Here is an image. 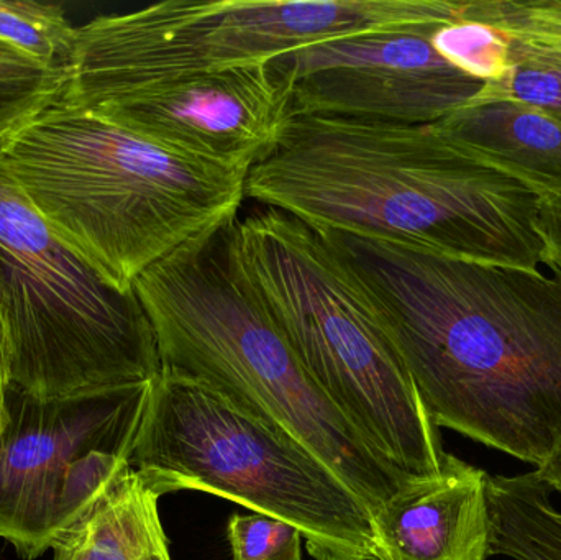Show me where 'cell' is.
<instances>
[{
    "mask_svg": "<svg viewBox=\"0 0 561 560\" xmlns=\"http://www.w3.org/2000/svg\"><path fill=\"white\" fill-rule=\"evenodd\" d=\"M320 233L368 292L435 426L542 466L561 443L560 283Z\"/></svg>",
    "mask_w": 561,
    "mask_h": 560,
    "instance_id": "obj_1",
    "label": "cell"
},
{
    "mask_svg": "<svg viewBox=\"0 0 561 560\" xmlns=\"http://www.w3.org/2000/svg\"><path fill=\"white\" fill-rule=\"evenodd\" d=\"M247 196L319 232L417 247L488 266L539 270V194L437 124L293 115L250 170Z\"/></svg>",
    "mask_w": 561,
    "mask_h": 560,
    "instance_id": "obj_2",
    "label": "cell"
},
{
    "mask_svg": "<svg viewBox=\"0 0 561 560\" xmlns=\"http://www.w3.org/2000/svg\"><path fill=\"white\" fill-rule=\"evenodd\" d=\"M0 173L118 292L239 217L249 171L181 157L56 102L0 148Z\"/></svg>",
    "mask_w": 561,
    "mask_h": 560,
    "instance_id": "obj_3",
    "label": "cell"
},
{
    "mask_svg": "<svg viewBox=\"0 0 561 560\" xmlns=\"http://www.w3.org/2000/svg\"><path fill=\"white\" fill-rule=\"evenodd\" d=\"M233 222L191 240L135 283L161 364L302 444L376 516L421 480L388 462L304 370L233 265Z\"/></svg>",
    "mask_w": 561,
    "mask_h": 560,
    "instance_id": "obj_4",
    "label": "cell"
},
{
    "mask_svg": "<svg viewBox=\"0 0 561 560\" xmlns=\"http://www.w3.org/2000/svg\"><path fill=\"white\" fill-rule=\"evenodd\" d=\"M230 255L322 393L396 469L440 473L447 453L365 286L325 237L283 210L237 217Z\"/></svg>",
    "mask_w": 561,
    "mask_h": 560,
    "instance_id": "obj_5",
    "label": "cell"
},
{
    "mask_svg": "<svg viewBox=\"0 0 561 560\" xmlns=\"http://www.w3.org/2000/svg\"><path fill=\"white\" fill-rule=\"evenodd\" d=\"M154 495L194 490L299 529L316 560H378L375 516L302 444L161 368L128 459Z\"/></svg>",
    "mask_w": 561,
    "mask_h": 560,
    "instance_id": "obj_6",
    "label": "cell"
},
{
    "mask_svg": "<svg viewBox=\"0 0 561 560\" xmlns=\"http://www.w3.org/2000/svg\"><path fill=\"white\" fill-rule=\"evenodd\" d=\"M451 0H168L78 26L62 101L105 99L273 59L313 43L457 19Z\"/></svg>",
    "mask_w": 561,
    "mask_h": 560,
    "instance_id": "obj_7",
    "label": "cell"
},
{
    "mask_svg": "<svg viewBox=\"0 0 561 560\" xmlns=\"http://www.w3.org/2000/svg\"><path fill=\"white\" fill-rule=\"evenodd\" d=\"M0 332L10 387L43 400L150 384L153 325L72 252L0 173Z\"/></svg>",
    "mask_w": 561,
    "mask_h": 560,
    "instance_id": "obj_8",
    "label": "cell"
},
{
    "mask_svg": "<svg viewBox=\"0 0 561 560\" xmlns=\"http://www.w3.org/2000/svg\"><path fill=\"white\" fill-rule=\"evenodd\" d=\"M150 384L53 400L9 388L0 434V539L20 559L51 551L130 467Z\"/></svg>",
    "mask_w": 561,
    "mask_h": 560,
    "instance_id": "obj_9",
    "label": "cell"
},
{
    "mask_svg": "<svg viewBox=\"0 0 561 560\" xmlns=\"http://www.w3.org/2000/svg\"><path fill=\"white\" fill-rule=\"evenodd\" d=\"M440 25L339 36L273 59L290 117L428 125L460 111L484 84L435 49Z\"/></svg>",
    "mask_w": 561,
    "mask_h": 560,
    "instance_id": "obj_10",
    "label": "cell"
},
{
    "mask_svg": "<svg viewBox=\"0 0 561 560\" xmlns=\"http://www.w3.org/2000/svg\"><path fill=\"white\" fill-rule=\"evenodd\" d=\"M85 111L181 157L249 173L290 117L272 62L160 82Z\"/></svg>",
    "mask_w": 561,
    "mask_h": 560,
    "instance_id": "obj_11",
    "label": "cell"
},
{
    "mask_svg": "<svg viewBox=\"0 0 561 560\" xmlns=\"http://www.w3.org/2000/svg\"><path fill=\"white\" fill-rule=\"evenodd\" d=\"M488 476L447 454L438 476L421 480L375 516L378 560H488Z\"/></svg>",
    "mask_w": 561,
    "mask_h": 560,
    "instance_id": "obj_12",
    "label": "cell"
},
{
    "mask_svg": "<svg viewBox=\"0 0 561 560\" xmlns=\"http://www.w3.org/2000/svg\"><path fill=\"white\" fill-rule=\"evenodd\" d=\"M437 125L537 194L561 191V115L514 101L470 102Z\"/></svg>",
    "mask_w": 561,
    "mask_h": 560,
    "instance_id": "obj_13",
    "label": "cell"
},
{
    "mask_svg": "<svg viewBox=\"0 0 561 560\" xmlns=\"http://www.w3.org/2000/svg\"><path fill=\"white\" fill-rule=\"evenodd\" d=\"M467 15L510 46V68L471 102L514 101L561 115V0H471Z\"/></svg>",
    "mask_w": 561,
    "mask_h": 560,
    "instance_id": "obj_14",
    "label": "cell"
},
{
    "mask_svg": "<svg viewBox=\"0 0 561 560\" xmlns=\"http://www.w3.org/2000/svg\"><path fill=\"white\" fill-rule=\"evenodd\" d=\"M160 496L128 467L53 545V560H173Z\"/></svg>",
    "mask_w": 561,
    "mask_h": 560,
    "instance_id": "obj_15",
    "label": "cell"
},
{
    "mask_svg": "<svg viewBox=\"0 0 561 560\" xmlns=\"http://www.w3.org/2000/svg\"><path fill=\"white\" fill-rule=\"evenodd\" d=\"M491 558L561 560V510L536 470L524 476H488Z\"/></svg>",
    "mask_w": 561,
    "mask_h": 560,
    "instance_id": "obj_16",
    "label": "cell"
},
{
    "mask_svg": "<svg viewBox=\"0 0 561 560\" xmlns=\"http://www.w3.org/2000/svg\"><path fill=\"white\" fill-rule=\"evenodd\" d=\"M71 69L49 68L0 39V148L61 101Z\"/></svg>",
    "mask_w": 561,
    "mask_h": 560,
    "instance_id": "obj_17",
    "label": "cell"
},
{
    "mask_svg": "<svg viewBox=\"0 0 561 560\" xmlns=\"http://www.w3.org/2000/svg\"><path fill=\"white\" fill-rule=\"evenodd\" d=\"M76 33L59 5L0 0V39L49 68L71 69Z\"/></svg>",
    "mask_w": 561,
    "mask_h": 560,
    "instance_id": "obj_18",
    "label": "cell"
},
{
    "mask_svg": "<svg viewBox=\"0 0 561 560\" xmlns=\"http://www.w3.org/2000/svg\"><path fill=\"white\" fill-rule=\"evenodd\" d=\"M435 49L455 68L483 84L500 81L510 68V46L493 26L467 15L444 23L432 35Z\"/></svg>",
    "mask_w": 561,
    "mask_h": 560,
    "instance_id": "obj_19",
    "label": "cell"
},
{
    "mask_svg": "<svg viewBox=\"0 0 561 560\" xmlns=\"http://www.w3.org/2000/svg\"><path fill=\"white\" fill-rule=\"evenodd\" d=\"M227 536L233 560H304L299 529L272 516L233 515Z\"/></svg>",
    "mask_w": 561,
    "mask_h": 560,
    "instance_id": "obj_20",
    "label": "cell"
},
{
    "mask_svg": "<svg viewBox=\"0 0 561 560\" xmlns=\"http://www.w3.org/2000/svg\"><path fill=\"white\" fill-rule=\"evenodd\" d=\"M537 230L543 243L542 263L561 285V191L539 194Z\"/></svg>",
    "mask_w": 561,
    "mask_h": 560,
    "instance_id": "obj_21",
    "label": "cell"
},
{
    "mask_svg": "<svg viewBox=\"0 0 561 560\" xmlns=\"http://www.w3.org/2000/svg\"><path fill=\"white\" fill-rule=\"evenodd\" d=\"M537 477L550 487L553 493L561 495V443L550 454L549 459L536 469Z\"/></svg>",
    "mask_w": 561,
    "mask_h": 560,
    "instance_id": "obj_22",
    "label": "cell"
},
{
    "mask_svg": "<svg viewBox=\"0 0 561 560\" xmlns=\"http://www.w3.org/2000/svg\"><path fill=\"white\" fill-rule=\"evenodd\" d=\"M10 380L7 372L5 352H3L2 332H0V434L7 423V393H9Z\"/></svg>",
    "mask_w": 561,
    "mask_h": 560,
    "instance_id": "obj_23",
    "label": "cell"
}]
</instances>
